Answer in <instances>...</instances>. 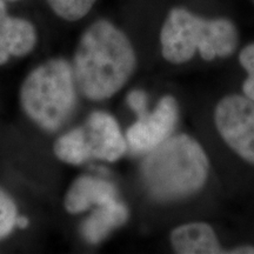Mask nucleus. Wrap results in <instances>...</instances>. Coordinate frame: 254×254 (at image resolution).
Segmentation results:
<instances>
[{
	"instance_id": "4468645a",
	"label": "nucleus",
	"mask_w": 254,
	"mask_h": 254,
	"mask_svg": "<svg viewBox=\"0 0 254 254\" xmlns=\"http://www.w3.org/2000/svg\"><path fill=\"white\" fill-rule=\"evenodd\" d=\"M17 217L18 208L13 199L0 189V240L13 232Z\"/></svg>"
},
{
	"instance_id": "f3484780",
	"label": "nucleus",
	"mask_w": 254,
	"mask_h": 254,
	"mask_svg": "<svg viewBox=\"0 0 254 254\" xmlns=\"http://www.w3.org/2000/svg\"><path fill=\"white\" fill-rule=\"evenodd\" d=\"M228 254H254V247L253 246H240L237 247V249L227 251Z\"/></svg>"
},
{
	"instance_id": "1a4fd4ad",
	"label": "nucleus",
	"mask_w": 254,
	"mask_h": 254,
	"mask_svg": "<svg viewBox=\"0 0 254 254\" xmlns=\"http://www.w3.org/2000/svg\"><path fill=\"white\" fill-rule=\"evenodd\" d=\"M37 30L24 18L6 15L0 20V66L11 57H25L37 45Z\"/></svg>"
},
{
	"instance_id": "39448f33",
	"label": "nucleus",
	"mask_w": 254,
	"mask_h": 254,
	"mask_svg": "<svg viewBox=\"0 0 254 254\" xmlns=\"http://www.w3.org/2000/svg\"><path fill=\"white\" fill-rule=\"evenodd\" d=\"M214 123L225 142L254 165V101L246 95H227L214 111Z\"/></svg>"
},
{
	"instance_id": "423d86ee",
	"label": "nucleus",
	"mask_w": 254,
	"mask_h": 254,
	"mask_svg": "<svg viewBox=\"0 0 254 254\" xmlns=\"http://www.w3.org/2000/svg\"><path fill=\"white\" fill-rule=\"evenodd\" d=\"M179 120V106L176 98L165 95L153 112H148L128 127L127 148L134 154H147L173 134Z\"/></svg>"
},
{
	"instance_id": "f03ea898",
	"label": "nucleus",
	"mask_w": 254,
	"mask_h": 254,
	"mask_svg": "<svg viewBox=\"0 0 254 254\" xmlns=\"http://www.w3.org/2000/svg\"><path fill=\"white\" fill-rule=\"evenodd\" d=\"M208 157L195 139L171 135L148 152L141 176L151 196L158 201H176L199 192L208 179Z\"/></svg>"
},
{
	"instance_id": "20e7f679",
	"label": "nucleus",
	"mask_w": 254,
	"mask_h": 254,
	"mask_svg": "<svg viewBox=\"0 0 254 254\" xmlns=\"http://www.w3.org/2000/svg\"><path fill=\"white\" fill-rule=\"evenodd\" d=\"M77 84L72 64L63 58L40 64L20 87L25 114L46 132H56L68 122L77 107Z\"/></svg>"
},
{
	"instance_id": "9d476101",
	"label": "nucleus",
	"mask_w": 254,
	"mask_h": 254,
	"mask_svg": "<svg viewBox=\"0 0 254 254\" xmlns=\"http://www.w3.org/2000/svg\"><path fill=\"white\" fill-rule=\"evenodd\" d=\"M171 245L179 254L225 253L214 230L206 222H190L174 228L171 233Z\"/></svg>"
},
{
	"instance_id": "f8f14e48",
	"label": "nucleus",
	"mask_w": 254,
	"mask_h": 254,
	"mask_svg": "<svg viewBox=\"0 0 254 254\" xmlns=\"http://www.w3.org/2000/svg\"><path fill=\"white\" fill-rule=\"evenodd\" d=\"M53 151L59 160L69 165H81L92 159L84 126L73 128L59 136L53 146Z\"/></svg>"
},
{
	"instance_id": "6e6552de",
	"label": "nucleus",
	"mask_w": 254,
	"mask_h": 254,
	"mask_svg": "<svg viewBox=\"0 0 254 254\" xmlns=\"http://www.w3.org/2000/svg\"><path fill=\"white\" fill-rule=\"evenodd\" d=\"M117 199V189L106 180L91 176L77 178L66 193L64 206L71 214L87 211Z\"/></svg>"
},
{
	"instance_id": "2eb2a0df",
	"label": "nucleus",
	"mask_w": 254,
	"mask_h": 254,
	"mask_svg": "<svg viewBox=\"0 0 254 254\" xmlns=\"http://www.w3.org/2000/svg\"><path fill=\"white\" fill-rule=\"evenodd\" d=\"M239 62L247 72V78L243 84L244 94L254 101V43L249 44L241 50Z\"/></svg>"
},
{
	"instance_id": "dca6fc26",
	"label": "nucleus",
	"mask_w": 254,
	"mask_h": 254,
	"mask_svg": "<svg viewBox=\"0 0 254 254\" xmlns=\"http://www.w3.org/2000/svg\"><path fill=\"white\" fill-rule=\"evenodd\" d=\"M127 104L134 111L138 118H142L148 113L147 111V94L141 90H134L127 94Z\"/></svg>"
},
{
	"instance_id": "6ab92c4d",
	"label": "nucleus",
	"mask_w": 254,
	"mask_h": 254,
	"mask_svg": "<svg viewBox=\"0 0 254 254\" xmlns=\"http://www.w3.org/2000/svg\"><path fill=\"white\" fill-rule=\"evenodd\" d=\"M7 6H6L5 0H0V20L7 15Z\"/></svg>"
},
{
	"instance_id": "a211bd4d",
	"label": "nucleus",
	"mask_w": 254,
	"mask_h": 254,
	"mask_svg": "<svg viewBox=\"0 0 254 254\" xmlns=\"http://www.w3.org/2000/svg\"><path fill=\"white\" fill-rule=\"evenodd\" d=\"M28 224H30V222H28V219L26 217H24V215H18L17 221H15V227L24 230V228H26L28 226Z\"/></svg>"
},
{
	"instance_id": "f257e3e1",
	"label": "nucleus",
	"mask_w": 254,
	"mask_h": 254,
	"mask_svg": "<svg viewBox=\"0 0 254 254\" xmlns=\"http://www.w3.org/2000/svg\"><path fill=\"white\" fill-rule=\"evenodd\" d=\"M77 88L87 99H109L125 86L136 67L132 43L109 20L91 24L79 39L73 57Z\"/></svg>"
},
{
	"instance_id": "aec40b11",
	"label": "nucleus",
	"mask_w": 254,
	"mask_h": 254,
	"mask_svg": "<svg viewBox=\"0 0 254 254\" xmlns=\"http://www.w3.org/2000/svg\"><path fill=\"white\" fill-rule=\"evenodd\" d=\"M5 1H18V0H5Z\"/></svg>"
},
{
	"instance_id": "ddd939ff",
	"label": "nucleus",
	"mask_w": 254,
	"mask_h": 254,
	"mask_svg": "<svg viewBox=\"0 0 254 254\" xmlns=\"http://www.w3.org/2000/svg\"><path fill=\"white\" fill-rule=\"evenodd\" d=\"M97 0H47L51 9L66 21H78L86 15Z\"/></svg>"
},
{
	"instance_id": "0eeeda50",
	"label": "nucleus",
	"mask_w": 254,
	"mask_h": 254,
	"mask_svg": "<svg viewBox=\"0 0 254 254\" xmlns=\"http://www.w3.org/2000/svg\"><path fill=\"white\" fill-rule=\"evenodd\" d=\"M92 158L113 163L120 159L127 150L126 138L114 117L106 112L91 113L84 126Z\"/></svg>"
},
{
	"instance_id": "9b49d317",
	"label": "nucleus",
	"mask_w": 254,
	"mask_h": 254,
	"mask_svg": "<svg viewBox=\"0 0 254 254\" xmlns=\"http://www.w3.org/2000/svg\"><path fill=\"white\" fill-rule=\"evenodd\" d=\"M129 212L125 204L117 199L97 206L95 211L81 224L80 233L88 244L95 245L103 241L116 228L128 220Z\"/></svg>"
},
{
	"instance_id": "7ed1b4c3",
	"label": "nucleus",
	"mask_w": 254,
	"mask_h": 254,
	"mask_svg": "<svg viewBox=\"0 0 254 254\" xmlns=\"http://www.w3.org/2000/svg\"><path fill=\"white\" fill-rule=\"evenodd\" d=\"M161 55L172 64L190 62L198 51L206 62L236 52L239 33L227 18L206 19L184 7L168 12L160 31Z\"/></svg>"
}]
</instances>
